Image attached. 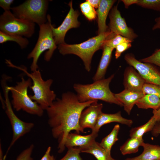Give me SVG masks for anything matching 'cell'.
I'll return each mask as SVG.
<instances>
[{"mask_svg": "<svg viewBox=\"0 0 160 160\" xmlns=\"http://www.w3.org/2000/svg\"><path fill=\"white\" fill-rule=\"evenodd\" d=\"M142 146L143 152L139 155L133 158H128L125 160H160V146L144 142Z\"/></svg>", "mask_w": 160, "mask_h": 160, "instance_id": "20", "label": "cell"}, {"mask_svg": "<svg viewBox=\"0 0 160 160\" xmlns=\"http://www.w3.org/2000/svg\"><path fill=\"white\" fill-rule=\"evenodd\" d=\"M120 129L119 124H116L111 132L104 137L99 143L101 146L109 153H111L113 145L119 140L118 135Z\"/></svg>", "mask_w": 160, "mask_h": 160, "instance_id": "25", "label": "cell"}, {"mask_svg": "<svg viewBox=\"0 0 160 160\" xmlns=\"http://www.w3.org/2000/svg\"><path fill=\"white\" fill-rule=\"evenodd\" d=\"M118 4L112 7L109 13V30L116 35L134 40L138 37V35L132 28L127 26L125 19L122 17L118 9Z\"/></svg>", "mask_w": 160, "mask_h": 160, "instance_id": "12", "label": "cell"}, {"mask_svg": "<svg viewBox=\"0 0 160 160\" xmlns=\"http://www.w3.org/2000/svg\"><path fill=\"white\" fill-rule=\"evenodd\" d=\"M142 92H139L125 89L114 95L117 100L123 105L124 110L128 115L136 103L144 95Z\"/></svg>", "mask_w": 160, "mask_h": 160, "instance_id": "16", "label": "cell"}, {"mask_svg": "<svg viewBox=\"0 0 160 160\" xmlns=\"http://www.w3.org/2000/svg\"><path fill=\"white\" fill-rule=\"evenodd\" d=\"M138 0H122L121 1L124 3L125 8L128 9L129 6L133 4H137Z\"/></svg>", "mask_w": 160, "mask_h": 160, "instance_id": "38", "label": "cell"}, {"mask_svg": "<svg viewBox=\"0 0 160 160\" xmlns=\"http://www.w3.org/2000/svg\"><path fill=\"white\" fill-rule=\"evenodd\" d=\"M7 80L6 79H3L1 85L5 98V113L11 124L13 134L11 143L6 154L4 156V159H5L8 151L16 141L20 137L29 132L34 126L33 123L25 122L21 120L15 113L9 97L8 93L10 89L9 87L6 85Z\"/></svg>", "mask_w": 160, "mask_h": 160, "instance_id": "8", "label": "cell"}, {"mask_svg": "<svg viewBox=\"0 0 160 160\" xmlns=\"http://www.w3.org/2000/svg\"><path fill=\"white\" fill-rule=\"evenodd\" d=\"M153 113L156 117L157 122L160 123V107L157 110H153Z\"/></svg>", "mask_w": 160, "mask_h": 160, "instance_id": "41", "label": "cell"}, {"mask_svg": "<svg viewBox=\"0 0 160 160\" xmlns=\"http://www.w3.org/2000/svg\"><path fill=\"white\" fill-rule=\"evenodd\" d=\"M144 142L143 138L130 137L120 146V151L124 155L136 153Z\"/></svg>", "mask_w": 160, "mask_h": 160, "instance_id": "23", "label": "cell"}, {"mask_svg": "<svg viewBox=\"0 0 160 160\" xmlns=\"http://www.w3.org/2000/svg\"><path fill=\"white\" fill-rule=\"evenodd\" d=\"M102 56L96 71L93 77L94 81L105 79L107 69L110 62L114 49L106 45L103 46Z\"/></svg>", "mask_w": 160, "mask_h": 160, "instance_id": "19", "label": "cell"}, {"mask_svg": "<svg viewBox=\"0 0 160 160\" xmlns=\"http://www.w3.org/2000/svg\"><path fill=\"white\" fill-rule=\"evenodd\" d=\"M113 122H118L129 127L133 123L132 120L123 117L120 111L113 114L102 112L99 116L95 126L92 132L98 133L100 128L103 125Z\"/></svg>", "mask_w": 160, "mask_h": 160, "instance_id": "17", "label": "cell"}, {"mask_svg": "<svg viewBox=\"0 0 160 160\" xmlns=\"http://www.w3.org/2000/svg\"><path fill=\"white\" fill-rule=\"evenodd\" d=\"M115 35L108 30L80 44H70L65 43L60 44L58 49L60 53L63 55L73 54L79 57L83 61L86 70L89 72L92 57L95 53L102 49L105 40L113 38Z\"/></svg>", "mask_w": 160, "mask_h": 160, "instance_id": "2", "label": "cell"}, {"mask_svg": "<svg viewBox=\"0 0 160 160\" xmlns=\"http://www.w3.org/2000/svg\"><path fill=\"white\" fill-rule=\"evenodd\" d=\"M116 1L114 0H101L96 11L97 16L98 34L108 31L106 20L109 12Z\"/></svg>", "mask_w": 160, "mask_h": 160, "instance_id": "18", "label": "cell"}, {"mask_svg": "<svg viewBox=\"0 0 160 160\" xmlns=\"http://www.w3.org/2000/svg\"><path fill=\"white\" fill-rule=\"evenodd\" d=\"M81 152L91 154L97 160H117L113 158L111 153L104 149L95 141L87 147L81 150Z\"/></svg>", "mask_w": 160, "mask_h": 160, "instance_id": "21", "label": "cell"}, {"mask_svg": "<svg viewBox=\"0 0 160 160\" xmlns=\"http://www.w3.org/2000/svg\"><path fill=\"white\" fill-rule=\"evenodd\" d=\"M14 1L13 0H0V7L4 11L10 10L11 8V5Z\"/></svg>", "mask_w": 160, "mask_h": 160, "instance_id": "35", "label": "cell"}, {"mask_svg": "<svg viewBox=\"0 0 160 160\" xmlns=\"http://www.w3.org/2000/svg\"><path fill=\"white\" fill-rule=\"evenodd\" d=\"M34 147V145L31 144L19 154L16 160H33L31 156Z\"/></svg>", "mask_w": 160, "mask_h": 160, "instance_id": "33", "label": "cell"}, {"mask_svg": "<svg viewBox=\"0 0 160 160\" xmlns=\"http://www.w3.org/2000/svg\"><path fill=\"white\" fill-rule=\"evenodd\" d=\"M9 41L16 42L22 49L25 48L29 43L26 38L19 36L9 35L0 31V43L3 44Z\"/></svg>", "mask_w": 160, "mask_h": 160, "instance_id": "26", "label": "cell"}, {"mask_svg": "<svg viewBox=\"0 0 160 160\" xmlns=\"http://www.w3.org/2000/svg\"><path fill=\"white\" fill-rule=\"evenodd\" d=\"M152 135L156 137L160 135V123L157 122L151 131Z\"/></svg>", "mask_w": 160, "mask_h": 160, "instance_id": "37", "label": "cell"}, {"mask_svg": "<svg viewBox=\"0 0 160 160\" xmlns=\"http://www.w3.org/2000/svg\"><path fill=\"white\" fill-rule=\"evenodd\" d=\"M136 4L144 8L160 11V0H138Z\"/></svg>", "mask_w": 160, "mask_h": 160, "instance_id": "29", "label": "cell"}, {"mask_svg": "<svg viewBox=\"0 0 160 160\" xmlns=\"http://www.w3.org/2000/svg\"><path fill=\"white\" fill-rule=\"evenodd\" d=\"M142 92L144 94H152L160 98V86L145 83L143 88Z\"/></svg>", "mask_w": 160, "mask_h": 160, "instance_id": "32", "label": "cell"}, {"mask_svg": "<svg viewBox=\"0 0 160 160\" xmlns=\"http://www.w3.org/2000/svg\"></svg>", "mask_w": 160, "mask_h": 160, "instance_id": "43", "label": "cell"}, {"mask_svg": "<svg viewBox=\"0 0 160 160\" xmlns=\"http://www.w3.org/2000/svg\"><path fill=\"white\" fill-rule=\"evenodd\" d=\"M6 63L12 67L16 68L23 71L33 81V85L31 86L33 95H30L31 98L36 102L44 110L49 107L56 99V95L50 89L53 80L49 79L44 80L39 70L29 73L26 67L17 66L13 65L9 60H6Z\"/></svg>", "mask_w": 160, "mask_h": 160, "instance_id": "4", "label": "cell"}, {"mask_svg": "<svg viewBox=\"0 0 160 160\" xmlns=\"http://www.w3.org/2000/svg\"><path fill=\"white\" fill-rule=\"evenodd\" d=\"M114 76V74H113L107 79L94 81L91 84H74L73 87L79 101L84 102L100 100L123 106L109 88L110 83Z\"/></svg>", "mask_w": 160, "mask_h": 160, "instance_id": "3", "label": "cell"}, {"mask_svg": "<svg viewBox=\"0 0 160 160\" xmlns=\"http://www.w3.org/2000/svg\"><path fill=\"white\" fill-rule=\"evenodd\" d=\"M124 59L130 66L133 67L145 80V83L160 86V71L155 65L137 60L131 53H127Z\"/></svg>", "mask_w": 160, "mask_h": 160, "instance_id": "10", "label": "cell"}, {"mask_svg": "<svg viewBox=\"0 0 160 160\" xmlns=\"http://www.w3.org/2000/svg\"><path fill=\"white\" fill-rule=\"evenodd\" d=\"M132 42H125L121 43L116 46L115 48V58H118L121 54L132 47Z\"/></svg>", "mask_w": 160, "mask_h": 160, "instance_id": "34", "label": "cell"}, {"mask_svg": "<svg viewBox=\"0 0 160 160\" xmlns=\"http://www.w3.org/2000/svg\"><path fill=\"white\" fill-rule=\"evenodd\" d=\"M134 40L129 39L119 35H116L113 38L105 40L103 46L106 45L113 49L119 44L125 42H132Z\"/></svg>", "mask_w": 160, "mask_h": 160, "instance_id": "28", "label": "cell"}, {"mask_svg": "<svg viewBox=\"0 0 160 160\" xmlns=\"http://www.w3.org/2000/svg\"><path fill=\"white\" fill-rule=\"evenodd\" d=\"M51 147H48L45 154L40 160H55L54 156L50 154Z\"/></svg>", "mask_w": 160, "mask_h": 160, "instance_id": "36", "label": "cell"}, {"mask_svg": "<svg viewBox=\"0 0 160 160\" xmlns=\"http://www.w3.org/2000/svg\"><path fill=\"white\" fill-rule=\"evenodd\" d=\"M103 105L96 101L91 104L82 112L79 119L80 127L83 129L89 128L92 130L94 128L100 114Z\"/></svg>", "mask_w": 160, "mask_h": 160, "instance_id": "13", "label": "cell"}, {"mask_svg": "<svg viewBox=\"0 0 160 160\" xmlns=\"http://www.w3.org/2000/svg\"><path fill=\"white\" fill-rule=\"evenodd\" d=\"M70 9L61 25L55 28L52 24L51 28L53 36L57 45L65 44V37L66 33L70 29L76 28L80 25L78 18L79 15L78 11L75 10L73 8L72 1L68 4Z\"/></svg>", "mask_w": 160, "mask_h": 160, "instance_id": "11", "label": "cell"}, {"mask_svg": "<svg viewBox=\"0 0 160 160\" xmlns=\"http://www.w3.org/2000/svg\"><path fill=\"white\" fill-rule=\"evenodd\" d=\"M94 8H98L100 3V0H87Z\"/></svg>", "mask_w": 160, "mask_h": 160, "instance_id": "40", "label": "cell"}, {"mask_svg": "<svg viewBox=\"0 0 160 160\" xmlns=\"http://www.w3.org/2000/svg\"><path fill=\"white\" fill-rule=\"evenodd\" d=\"M80 153L81 151L79 148H68L66 154L59 160H83L80 155Z\"/></svg>", "mask_w": 160, "mask_h": 160, "instance_id": "30", "label": "cell"}, {"mask_svg": "<svg viewBox=\"0 0 160 160\" xmlns=\"http://www.w3.org/2000/svg\"><path fill=\"white\" fill-rule=\"evenodd\" d=\"M3 151L1 148V144H0V160H5L4 159Z\"/></svg>", "mask_w": 160, "mask_h": 160, "instance_id": "42", "label": "cell"}, {"mask_svg": "<svg viewBox=\"0 0 160 160\" xmlns=\"http://www.w3.org/2000/svg\"><path fill=\"white\" fill-rule=\"evenodd\" d=\"M49 2L47 0H27L18 6L11 7V9L17 18L39 25L47 21Z\"/></svg>", "mask_w": 160, "mask_h": 160, "instance_id": "7", "label": "cell"}, {"mask_svg": "<svg viewBox=\"0 0 160 160\" xmlns=\"http://www.w3.org/2000/svg\"><path fill=\"white\" fill-rule=\"evenodd\" d=\"M47 20L46 23L39 25V29L37 42L33 49L27 56L28 59H33L30 67L32 72L38 70V61L44 52L48 50L44 54V59L48 62L50 60L57 48L51 28V16L47 15Z\"/></svg>", "mask_w": 160, "mask_h": 160, "instance_id": "5", "label": "cell"}, {"mask_svg": "<svg viewBox=\"0 0 160 160\" xmlns=\"http://www.w3.org/2000/svg\"><path fill=\"white\" fill-rule=\"evenodd\" d=\"M80 7L81 12L87 20L92 21L96 18L97 15L96 11L87 0L81 3Z\"/></svg>", "mask_w": 160, "mask_h": 160, "instance_id": "27", "label": "cell"}, {"mask_svg": "<svg viewBox=\"0 0 160 160\" xmlns=\"http://www.w3.org/2000/svg\"><path fill=\"white\" fill-rule=\"evenodd\" d=\"M157 122L156 117L153 115L145 124L132 128L129 132L130 137L143 138V135L145 133L152 130Z\"/></svg>", "mask_w": 160, "mask_h": 160, "instance_id": "24", "label": "cell"}, {"mask_svg": "<svg viewBox=\"0 0 160 160\" xmlns=\"http://www.w3.org/2000/svg\"><path fill=\"white\" fill-rule=\"evenodd\" d=\"M145 82L136 70L130 66L127 67L124 74L123 84L125 89L142 92Z\"/></svg>", "mask_w": 160, "mask_h": 160, "instance_id": "14", "label": "cell"}, {"mask_svg": "<svg viewBox=\"0 0 160 160\" xmlns=\"http://www.w3.org/2000/svg\"><path fill=\"white\" fill-rule=\"evenodd\" d=\"M21 79V81L17 82L15 86L9 87L13 108L17 111L22 110L29 114L41 116L44 110L28 94V88L32 86L31 79L26 80L23 76Z\"/></svg>", "mask_w": 160, "mask_h": 160, "instance_id": "6", "label": "cell"}, {"mask_svg": "<svg viewBox=\"0 0 160 160\" xmlns=\"http://www.w3.org/2000/svg\"><path fill=\"white\" fill-rule=\"evenodd\" d=\"M98 133L92 132L89 135H82L79 134L69 133L66 137L65 143V147L68 149L75 147L81 150L86 148L95 141Z\"/></svg>", "mask_w": 160, "mask_h": 160, "instance_id": "15", "label": "cell"}, {"mask_svg": "<svg viewBox=\"0 0 160 160\" xmlns=\"http://www.w3.org/2000/svg\"><path fill=\"white\" fill-rule=\"evenodd\" d=\"M96 101L81 102L76 94L67 92L63 93L60 98H56L46 109L52 136L59 140L58 153L64 150L66 137L71 131L75 130L79 134L84 132L79 124L80 115L84 109Z\"/></svg>", "mask_w": 160, "mask_h": 160, "instance_id": "1", "label": "cell"}, {"mask_svg": "<svg viewBox=\"0 0 160 160\" xmlns=\"http://www.w3.org/2000/svg\"><path fill=\"white\" fill-rule=\"evenodd\" d=\"M140 61L152 64L160 68V48L156 49L151 55Z\"/></svg>", "mask_w": 160, "mask_h": 160, "instance_id": "31", "label": "cell"}, {"mask_svg": "<svg viewBox=\"0 0 160 160\" xmlns=\"http://www.w3.org/2000/svg\"><path fill=\"white\" fill-rule=\"evenodd\" d=\"M35 23L16 17L10 10L0 16V31L10 35L31 37L35 32Z\"/></svg>", "mask_w": 160, "mask_h": 160, "instance_id": "9", "label": "cell"}, {"mask_svg": "<svg viewBox=\"0 0 160 160\" xmlns=\"http://www.w3.org/2000/svg\"><path fill=\"white\" fill-rule=\"evenodd\" d=\"M137 107L143 109L156 110L160 107V98L152 94H145L135 103Z\"/></svg>", "mask_w": 160, "mask_h": 160, "instance_id": "22", "label": "cell"}, {"mask_svg": "<svg viewBox=\"0 0 160 160\" xmlns=\"http://www.w3.org/2000/svg\"><path fill=\"white\" fill-rule=\"evenodd\" d=\"M154 21L155 23L152 27V30L154 31L160 30V16L156 17Z\"/></svg>", "mask_w": 160, "mask_h": 160, "instance_id": "39", "label": "cell"}]
</instances>
